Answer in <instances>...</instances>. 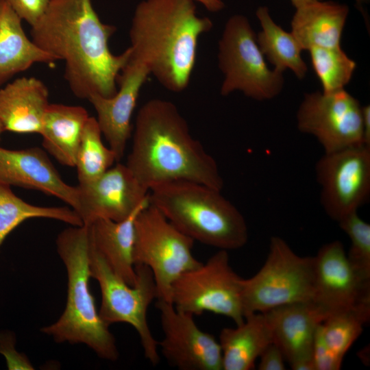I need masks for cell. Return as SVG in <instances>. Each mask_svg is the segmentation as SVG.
I'll return each instance as SVG.
<instances>
[{
	"label": "cell",
	"mask_w": 370,
	"mask_h": 370,
	"mask_svg": "<svg viewBox=\"0 0 370 370\" xmlns=\"http://www.w3.org/2000/svg\"><path fill=\"white\" fill-rule=\"evenodd\" d=\"M101 21L91 0H51L41 18L32 27V41L65 62L64 77L78 98L114 96L122 69L131 56L129 47L119 55L108 45L116 32Z\"/></svg>",
	"instance_id": "obj_1"
},
{
	"label": "cell",
	"mask_w": 370,
	"mask_h": 370,
	"mask_svg": "<svg viewBox=\"0 0 370 370\" xmlns=\"http://www.w3.org/2000/svg\"><path fill=\"white\" fill-rule=\"evenodd\" d=\"M126 166L148 190L175 180L221 191L224 186L214 158L193 137L176 106L164 99H151L139 109Z\"/></svg>",
	"instance_id": "obj_2"
},
{
	"label": "cell",
	"mask_w": 370,
	"mask_h": 370,
	"mask_svg": "<svg viewBox=\"0 0 370 370\" xmlns=\"http://www.w3.org/2000/svg\"><path fill=\"white\" fill-rule=\"evenodd\" d=\"M193 0H143L130 29V59L147 66L167 90L188 86L196 62L199 38L212 26L197 15Z\"/></svg>",
	"instance_id": "obj_3"
},
{
	"label": "cell",
	"mask_w": 370,
	"mask_h": 370,
	"mask_svg": "<svg viewBox=\"0 0 370 370\" xmlns=\"http://www.w3.org/2000/svg\"><path fill=\"white\" fill-rule=\"evenodd\" d=\"M221 192L203 184L175 180L152 187L149 200L194 241L219 249H237L247 243V225Z\"/></svg>",
	"instance_id": "obj_4"
},
{
	"label": "cell",
	"mask_w": 370,
	"mask_h": 370,
	"mask_svg": "<svg viewBox=\"0 0 370 370\" xmlns=\"http://www.w3.org/2000/svg\"><path fill=\"white\" fill-rule=\"evenodd\" d=\"M56 247L67 273L66 304L58 320L41 331L57 343H84L99 357L116 361L119 354L115 338L100 318L89 288L88 225L62 231Z\"/></svg>",
	"instance_id": "obj_5"
},
{
	"label": "cell",
	"mask_w": 370,
	"mask_h": 370,
	"mask_svg": "<svg viewBox=\"0 0 370 370\" xmlns=\"http://www.w3.org/2000/svg\"><path fill=\"white\" fill-rule=\"evenodd\" d=\"M89 269L91 278L98 282L101 290L100 318L108 325L115 323L132 325L139 336L145 358L153 365H158L160 360L158 341L147 321L149 307L158 297L150 269L143 264L135 265L136 282L133 285L127 284L110 269L90 238Z\"/></svg>",
	"instance_id": "obj_6"
},
{
	"label": "cell",
	"mask_w": 370,
	"mask_h": 370,
	"mask_svg": "<svg viewBox=\"0 0 370 370\" xmlns=\"http://www.w3.org/2000/svg\"><path fill=\"white\" fill-rule=\"evenodd\" d=\"M313 256L295 254L279 236L270 240L267 259L251 278L242 279L245 317L276 307L312 301Z\"/></svg>",
	"instance_id": "obj_7"
},
{
	"label": "cell",
	"mask_w": 370,
	"mask_h": 370,
	"mask_svg": "<svg viewBox=\"0 0 370 370\" xmlns=\"http://www.w3.org/2000/svg\"><path fill=\"white\" fill-rule=\"evenodd\" d=\"M248 18L234 14L226 22L219 41L218 62L224 79L220 92L234 91L258 101L271 99L282 91L283 73L270 69Z\"/></svg>",
	"instance_id": "obj_8"
},
{
	"label": "cell",
	"mask_w": 370,
	"mask_h": 370,
	"mask_svg": "<svg viewBox=\"0 0 370 370\" xmlns=\"http://www.w3.org/2000/svg\"><path fill=\"white\" fill-rule=\"evenodd\" d=\"M134 233V265L143 264L150 269L157 288V300L171 302L175 280L201 263L193 254L194 241L150 204L137 214Z\"/></svg>",
	"instance_id": "obj_9"
},
{
	"label": "cell",
	"mask_w": 370,
	"mask_h": 370,
	"mask_svg": "<svg viewBox=\"0 0 370 370\" xmlns=\"http://www.w3.org/2000/svg\"><path fill=\"white\" fill-rule=\"evenodd\" d=\"M242 279L232 269L227 251L219 249L175 280L171 302L177 310L193 316L210 312L238 325L245 319Z\"/></svg>",
	"instance_id": "obj_10"
},
{
	"label": "cell",
	"mask_w": 370,
	"mask_h": 370,
	"mask_svg": "<svg viewBox=\"0 0 370 370\" xmlns=\"http://www.w3.org/2000/svg\"><path fill=\"white\" fill-rule=\"evenodd\" d=\"M362 106L345 88L306 93L297 111V126L316 138L324 153L365 145Z\"/></svg>",
	"instance_id": "obj_11"
},
{
	"label": "cell",
	"mask_w": 370,
	"mask_h": 370,
	"mask_svg": "<svg viewBox=\"0 0 370 370\" xmlns=\"http://www.w3.org/2000/svg\"><path fill=\"white\" fill-rule=\"evenodd\" d=\"M325 213L338 222L358 212L370 196V147L360 145L324 153L315 166Z\"/></svg>",
	"instance_id": "obj_12"
},
{
	"label": "cell",
	"mask_w": 370,
	"mask_h": 370,
	"mask_svg": "<svg viewBox=\"0 0 370 370\" xmlns=\"http://www.w3.org/2000/svg\"><path fill=\"white\" fill-rule=\"evenodd\" d=\"M156 307L163 332L158 345L169 365L180 370H223L219 342L198 327L193 314L164 300H157Z\"/></svg>",
	"instance_id": "obj_13"
},
{
	"label": "cell",
	"mask_w": 370,
	"mask_h": 370,
	"mask_svg": "<svg viewBox=\"0 0 370 370\" xmlns=\"http://www.w3.org/2000/svg\"><path fill=\"white\" fill-rule=\"evenodd\" d=\"M314 303L328 314L370 306V280L352 266L342 243L323 245L313 256Z\"/></svg>",
	"instance_id": "obj_14"
},
{
	"label": "cell",
	"mask_w": 370,
	"mask_h": 370,
	"mask_svg": "<svg viewBox=\"0 0 370 370\" xmlns=\"http://www.w3.org/2000/svg\"><path fill=\"white\" fill-rule=\"evenodd\" d=\"M77 213L85 225L97 219L121 221L149 204V192L126 166L118 163L86 185H77Z\"/></svg>",
	"instance_id": "obj_15"
},
{
	"label": "cell",
	"mask_w": 370,
	"mask_h": 370,
	"mask_svg": "<svg viewBox=\"0 0 370 370\" xmlns=\"http://www.w3.org/2000/svg\"><path fill=\"white\" fill-rule=\"evenodd\" d=\"M273 341L294 370H314L312 347L327 313L312 301L280 306L263 312Z\"/></svg>",
	"instance_id": "obj_16"
},
{
	"label": "cell",
	"mask_w": 370,
	"mask_h": 370,
	"mask_svg": "<svg viewBox=\"0 0 370 370\" xmlns=\"http://www.w3.org/2000/svg\"><path fill=\"white\" fill-rule=\"evenodd\" d=\"M143 64L130 59L121 71L117 84L119 89L110 97L98 95L88 99L94 107L102 135L114 152L117 162L123 156L131 136V119L140 90L149 75Z\"/></svg>",
	"instance_id": "obj_17"
},
{
	"label": "cell",
	"mask_w": 370,
	"mask_h": 370,
	"mask_svg": "<svg viewBox=\"0 0 370 370\" xmlns=\"http://www.w3.org/2000/svg\"><path fill=\"white\" fill-rule=\"evenodd\" d=\"M0 183L41 191L61 199L76 212L78 210L77 186L64 182L39 147L20 150L0 147Z\"/></svg>",
	"instance_id": "obj_18"
},
{
	"label": "cell",
	"mask_w": 370,
	"mask_h": 370,
	"mask_svg": "<svg viewBox=\"0 0 370 370\" xmlns=\"http://www.w3.org/2000/svg\"><path fill=\"white\" fill-rule=\"evenodd\" d=\"M49 90L40 79L22 77L0 88V121L4 131L40 134L49 106Z\"/></svg>",
	"instance_id": "obj_19"
},
{
	"label": "cell",
	"mask_w": 370,
	"mask_h": 370,
	"mask_svg": "<svg viewBox=\"0 0 370 370\" xmlns=\"http://www.w3.org/2000/svg\"><path fill=\"white\" fill-rule=\"evenodd\" d=\"M349 12L347 5L334 1L308 3L296 8L291 32L303 51L340 47Z\"/></svg>",
	"instance_id": "obj_20"
},
{
	"label": "cell",
	"mask_w": 370,
	"mask_h": 370,
	"mask_svg": "<svg viewBox=\"0 0 370 370\" xmlns=\"http://www.w3.org/2000/svg\"><path fill=\"white\" fill-rule=\"evenodd\" d=\"M149 204L125 220L101 218L88 225L90 241L95 249L114 273L130 285H133L136 279L133 258L134 221L138 212Z\"/></svg>",
	"instance_id": "obj_21"
},
{
	"label": "cell",
	"mask_w": 370,
	"mask_h": 370,
	"mask_svg": "<svg viewBox=\"0 0 370 370\" xmlns=\"http://www.w3.org/2000/svg\"><path fill=\"white\" fill-rule=\"evenodd\" d=\"M21 21L6 0H0V86L35 63L58 60L28 38Z\"/></svg>",
	"instance_id": "obj_22"
},
{
	"label": "cell",
	"mask_w": 370,
	"mask_h": 370,
	"mask_svg": "<svg viewBox=\"0 0 370 370\" xmlns=\"http://www.w3.org/2000/svg\"><path fill=\"white\" fill-rule=\"evenodd\" d=\"M89 118L79 106L49 103L42 122V145L61 164L75 166L83 132Z\"/></svg>",
	"instance_id": "obj_23"
},
{
	"label": "cell",
	"mask_w": 370,
	"mask_h": 370,
	"mask_svg": "<svg viewBox=\"0 0 370 370\" xmlns=\"http://www.w3.org/2000/svg\"><path fill=\"white\" fill-rule=\"evenodd\" d=\"M273 341L264 313L247 315L236 328H224L219 335L223 370H249Z\"/></svg>",
	"instance_id": "obj_24"
},
{
	"label": "cell",
	"mask_w": 370,
	"mask_h": 370,
	"mask_svg": "<svg viewBox=\"0 0 370 370\" xmlns=\"http://www.w3.org/2000/svg\"><path fill=\"white\" fill-rule=\"evenodd\" d=\"M261 31L256 35L259 48L274 69L283 73L289 69L299 79L305 77L307 65L302 58V49L291 32H286L272 18L267 6L256 12Z\"/></svg>",
	"instance_id": "obj_25"
},
{
	"label": "cell",
	"mask_w": 370,
	"mask_h": 370,
	"mask_svg": "<svg viewBox=\"0 0 370 370\" xmlns=\"http://www.w3.org/2000/svg\"><path fill=\"white\" fill-rule=\"evenodd\" d=\"M32 218L56 219L73 226L84 225L73 208L30 204L15 195L10 186L0 183V246L12 230Z\"/></svg>",
	"instance_id": "obj_26"
},
{
	"label": "cell",
	"mask_w": 370,
	"mask_h": 370,
	"mask_svg": "<svg viewBox=\"0 0 370 370\" xmlns=\"http://www.w3.org/2000/svg\"><path fill=\"white\" fill-rule=\"evenodd\" d=\"M101 131L96 118L89 116L77 153L79 185L90 184L117 162L114 152L101 139Z\"/></svg>",
	"instance_id": "obj_27"
},
{
	"label": "cell",
	"mask_w": 370,
	"mask_h": 370,
	"mask_svg": "<svg viewBox=\"0 0 370 370\" xmlns=\"http://www.w3.org/2000/svg\"><path fill=\"white\" fill-rule=\"evenodd\" d=\"M369 319L370 306L348 309L330 314L321 324V329L328 345L343 359Z\"/></svg>",
	"instance_id": "obj_28"
},
{
	"label": "cell",
	"mask_w": 370,
	"mask_h": 370,
	"mask_svg": "<svg viewBox=\"0 0 370 370\" xmlns=\"http://www.w3.org/2000/svg\"><path fill=\"white\" fill-rule=\"evenodd\" d=\"M312 68L325 93L344 89L351 81L356 63L342 49L336 47H312L308 50Z\"/></svg>",
	"instance_id": "obj_29"
},
{
	"label": "cell",
	"mask_w": 370,
	"mask_h": 370,
	"mask_svg": "<svg viewBox=\"0 0 370 370\" xmlns=\"http://www.w3.org/2000/svg\"><path fill=\"white\" fill-rule=\"evenodd\" d=\"M338 223L350 240L347 254L349 262L364 279L370 280V225L359 217L358 212L348 214Z\"/></svg>",
	"instance_id": "obj_30"
},
{
	"label": "cell",
	"mask_w": 370,
	"mask_h": 370,
	"mask_svg": "<svg viewBox=\"0 0 370 370\" xmlns=\"http://www.w3.org/2000/svg\"><path fill=\"white\" fill-rule=\"evenodd\" d=\"M321 324L316 331L312 347L314 370H338L343 359L336 355L328 345L321 332Z\"/></svg>",
	"instance_id": "obj_31"
},
{
	"label": "cell",
	"mask_w": 370,
	"mask_h": 370,
	"mask_svg": "<svg viewBox=\"0 0 370 370\" xmlns=\"http://www.w3.org/2000/svg\"><path fill=\"white\" fill-rule=\"evenodd\" d=\"M16 14L31 27L44 15L51 0H6Z\"/></svg>",
	"instance_id": "obj_32"
},
{
	"label": "cell",
	"mask_w": 370,
	"mask_h": 370,
	"mask_svg": "<svg viewBox=\"0 0 370 370\" xmlns=\"http://www.w3.org/2000/svg\"><path fill=\"white\" fill-rule=\"evenodd\" d=\"M259 358L258 369L260 370L286 369L284 355L273 341L267 346Z\"/></svg>",
	"instance_id": "obj_33"
},
{
	"label": "cell",
	"mask_w": 370,
	"mask_h": 370,
	"mask_svg": "<svg viewBox=\"0 0 370 370\" xmlns=\"http://www.w3.org/2000/svg\"><path fill=\"white\" fill-rule=\"evenodd\" d=\"M362 124L364 132V143L370 147V106L369 105L362 106Z\"/></svg>",
	"instance_id": "obj_34"
},
{
	"label": "cell",
	"mask_w": 370,
	"mask_h": 370,
	"mask_svg": "<svg viewBox=\"0 0 370 370\" xmlns=\"http://www.w3.org/2000/svg\"><path fill=\"white\" fill-rule=\"evenodd\" d=\"M201 3L206 9L210 12H217L223 10L225 7L222 0H193Z\"/></svg>",
	"instance_id": "obj_35"
},
{
	"label": "cell",
	"mask_w": 370,
	"mask_h": 370,
	"mask_svg": "<svg viewBox=\"0 0 370 370\" xmlns=\"http://www.w3.org/2000/svg\"><path fill=\"white\" fill-rule=\"evenodd\" d=\"M314 1L317 0H290L295 9Z\"/></svg>",
	"instance_id": "obj_36"
},
{
	"label": "cell",
	"mask_w": 370,
	"mask_h": 370,
	"mask_svg": "<svg viewBox=\"0 0 370 370\" xmlns=\"http://www.w3.org/2000/svg\"><path fill=\"white\" fill-rule=\"evenodd\" d=\"M354 1L357 5L358 8L360 9L361 12L362 11V5L365 3H367L369 2V0H354Z\"/></svg>",
	"instance_id": "obj_37"
},
{
	"label": "cell",
	"mask_w": 370,
	"mask_h": 370,
	"mask_svg": "<svg viewBox=\"0 0 370 370\" xmlns=\"http://www.w3.org/2000/svg\"><path fill=\"white\" fill-rule=\"evenodd\" d=\"M3 131H4L2 125L1 123V121H0V140H1V134L3 133Z\"/></svg>",
	"instance_id": "obj_38"
}]
</instances>
